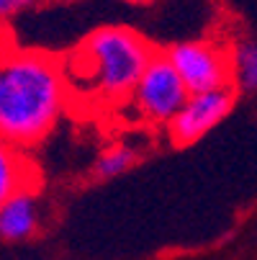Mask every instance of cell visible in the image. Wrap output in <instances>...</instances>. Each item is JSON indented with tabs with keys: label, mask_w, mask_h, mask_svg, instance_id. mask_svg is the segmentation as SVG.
<instances>
[{
	"label": "cell",
	"mask_w": 257,
	"mask_h": 260,
	"mask_svg": "<svg viewBox=\"0 0 257 260\" xmlns=\"http://www.w3.org/2000/svg\"><path fill=\"white\" fill-rule=\"evenodd\" d=\"M72 101L64 59L39 49L0 52V139L28 150L42 144Z\"/></svg>",
	"instance_id": "6da1fadb"
},
{
	"label": "cell",
	"mask_w": 257,
	"mask_h": 260,
	"mask_svg": "<svg viewBox=\"0 0 257 260\" xmlns=\"http://www.w3.org/2000/svg\"><path fill=\"white\" fill-rule=\"evenodd\" d=\"M155 54L134 28H95L64 57L69 93L88 108H124Z\"/></svg>",
	"instance_id": "7a4b0ae2"
},
{
	"label": "cell",
	"mask_w": 257,
	"mask_h": 260,
	"mask_svg": "<svg viewBox=\"0 0 257 260\" xmlns=\"http://www.w3.org/2000/svg\"><path fill=\"white\" fill-rule=\"evenodd\" d=\"M188 95L191 90L186 88L172 62L165 54H155L124 108H129V114L139 124L167 129L170 121L177 116V111L182 108V103L188 101Z\"/></svg>",
	"instance_id": "3957f363"
},
{
	"label": "cell",
	"mask_w": 257,
	"mask_h": 260,
	"mask_svg": "<svg viewBox=\"0 0 257 260\" xmlns=\"http://www.w3.org/2000/svg\"><path fill=\"white\" fill-rule=\"evenodd\" d=\"M165 57L172 62L191 93H206L232 85L229 44L216 39H193L172 44Z\"/></svg>",
	"instance_id": "277c9868"
},
{
	"label": "cell",
	"mask_w": 257,
	"mask_h": 260,
	"mask_svg": "<svg viewBox=\"0 0 257 260\" xmlns=\"http://www.w3.org/2000/svg\"><path fill=\"white\" fill-rule=\"evenodd\" d=\"M234 101H237V90L232 85L218 90H206V93H191L182 108L177 111V116L167 126L170 139L180 147L196 144L201 137H206L232 114Z\"/></svg>",
	"instance_id": "5b68a950"
},
{
	"label": "cell",
	"mask_w": 257,
	"mask_h": 260,
	"mask_svg": "<svg viewBox=\"0 0 257 260\" xmlns=\"http://www.w3.org/2000/svg\"><path fill=\"white\" fill-rule=\"evenodd\" d=\"M42 201L36 188H23L0 206V240L21 242L42 230Z\"/></svg>",
	"instance_id": "8992f818"
},
{
	"label": "cell",
	"mask_w": 257,
	"mask_h": 260,
	"mask_svg": "<svg viewBox=\"0 0 257 260\" xmlns=\"http://www.w3.org/2000/svg\"><path fill=\"white\" fill-rule=\"evenodd\" d=\"M33 168L23 150L0 139V206L23 188H33Z\"/></svg>",
	"instance_id": "52a82bcc"
},
{
	"label": "cell",
	"mask_w": 257,
	"mask_h": 260,
	"mask_svg": "<svg viewBox=\"0 0 257 260\" xmlns=\"http://www.w3.org/2000/svg\"><path fill=\"white\" fill-rule=\"evenodd\" d=\"M229 57H232V88L254 93L257 90V42L252 39L232 42Z\"/></svg>",
	"instance_id": "ba28073f"
},
{
	"label": "cell",
	"mask_w": 257,
	"mask_h": 260,
	"mask_svg": "<svg viewBox=\"0 0 257 260\" xmlns=\"http://www.w3.org/2000/svg\"><path fill=\"white\" fill-rule=\"evenodd\" d=\"M141 152L131 142H116L111 147H105V150L95 157L93 162V175L98 180H108V178H116V175H124L126 170H131L136 162H139Z\"/></svg>",
	"instance_id": "9c48e42d"
},
{
	"label": "cell",
	"mask_w": 257,
	"mask_h": 260,
	"mask_svg": "<svg viewBox=\"0 0 257 260\" xmlns=\"http://www.w3.org/2000/svg\"><path fill=\"white\" fill-rule=\"evenodd\" d=\"M42 3H47V0H0V23H8Z\"/></svg>",
	"instance_id": "30bf717a"
},
{
	"label": "cell",
	"mask_w": 257,
	"mask_h": 260,
	"mask_svg": "<svg viewBox=\"0 0 257 260\" xmlns=\"http://www.w3.org/2000/svg\"><path fill=\"white\" fill-rule=\"evenodd\" d=\"M121 3H131V6H146V3H152V0H121Z\"/></svg>",
	"instance_id": "8fae6325"
}]
</instances>
